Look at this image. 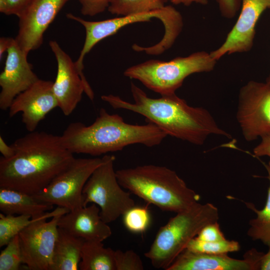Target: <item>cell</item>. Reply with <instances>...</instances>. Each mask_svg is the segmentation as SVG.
Masks as SVG:
<instances>
[{
	"label": "cell",
	"instance_id": "obj_1",
	"mask_svg": "<svg viewBox=\"0 0 270 270\" xmlns=\"http://www.w3.org/2000/svg\"><path fill=\"white\" fill-rule=\"evenodd\" d=\"M15 154L0 159V188L34 196L74 160L62 144L60 136L34 131L11 144Z\"/></svg>",
	"mask_w": 270,
	"mask_h": 270
},
{
	"label": "cell",
	"instance_id": "obj_2",
	"mask_svg": "<svg viewBox=\"0 0 270 270\" xmlns=\"http://www.w3.org/2000/svg\"><path fill=\"white\" fill-rule=\"evenodd\" d=\"M134 102L112 94L101 98L115 109H124L140 114L164 132L168 136L200 146L212 134L231 138L220 128L211 114L202 107L189 106L176 93L154 98L132 82Z\"/></svg>",
	"mask_w": 270,
	"mask_h": 270
},
{
	"label": "cell",
	"instance_id": "obj_3",
	"mask_svg": "<svg viewBox=\"0 0 270 270\" xmlns=\"http://www.w3.org/2000/svg\"><path fill=\"white\" fill-rule=\"evenodd\" d=\"M126 122L118 114H110L101 108L95 121L90 126L80 122L68 124L60 136L63 146L72 154L93 156L123 150L134 144L148 147L160 144L168 136L156 124Z\"/></svg>",
	"mask_w": 270,
	"mask_h": 270
},
{
	"label": "cell",
	"instance_id": "obj_4",
	"mask_svg": "<svg viewBox=\"0 0 270 270\" xmlns=\"http://www.w3.org/2000/svg\"><path fill=\"white\" fill-rule=\"evenodd\" d=\"M116 174L123 188L164 211L182 212L200 200L175 171L166 166H139L117 170Z\"/></svg>",
	"mask_w": 270,
	"mask_h": 270
},
{
	"label": "cell",
	"instance_id": "obj_5",
	"mask_svg": "<svg viewBox=\"0 0 270 270\" xmlns=\"http://www.w3.org/2000/svg\"><path fill=\"white\" fill-rule=\"evenodd\" d=\"M176 214L160 228L150 249L144 254L156 268L166 270L203 227L219 219L218 208L210 203L198 202Z\"/></svg>",
	"mask_w": 270,
	"mask_h": 270
},
{
	"label": "cell",
	"instance_id": "obj_6",
	"mask_svg": "<svg viewBox=\"0 0 270 270\" xmlns=\"http://www.w3.org/2000/svg\"><path fill=\"white\" fill-rule=\"evenodd\" d=\"M216 62L210 52L200 51L168 62L148 60L129 67L124 74L163 96L175 93L188 76L212 71Z\"/></svg>",
	"mask_w": 270,
	"mask_h": 270
},
{
	"label": "cell",
	"instance_id": "obj_7",
	"mask_svg": "<svg viewBox=\"0 0 270 270\" xmlns=\"http://www.w3.org/2000/svg\"><path fill=\"white\" fill-rule=\"evenodd\" d=\"M66 16L80 24L85 29L84 44L74 62L80 72H83L84 58L93 47L102 40L115 34L125 26L138 22H150L154 18L160 20L164 28V34L160 42L165 46H172L183 26L181 14L171 6H166L160 10L122 16L100 21L86 20L71 13L67 14Z\"/></svg>",
	"mask_w": 270,
	"mask_h": 270
},
{
	"label": "cell",
	"instance_id": "obj_8",
	"mask_svg": "<svg viewBox=\"0 0 270 270\" xmlns=\"http://www.w3.org/2000/svg\"><path fill=\"white\" fill-rule=\"evenodd\" d=\"M104 162L85 184L82 194L84 206L90 203L96 204L100 208L101 218L108 224L135 206V202L118 182L114 166L115 156L104 155Z\"/></svg>",
	"mask_w": 270,
	"mask_h": 270
},
{
	"label": "cell",
	"instance_id": "obj_9",
	"mask_svg": "<svg viewBox=\"0 0 270 270\" xmlns=\"http://www.w3.org/2000/svg\"><path fill=\"white\" fill-rule=\"evenodd\" d=\"M104 161V156L101 158H75L46 188L33 196L40 202L64 208L70 211L84 207V187L94 171Z\"/></svg>",
	"mask_w": 270,
	"mask_h": 270
},
{
	"label": "cell",
	"instance_id": "obj_10",
	"mask_svg": "<svg viewBox=\"0 0 270 270\" xmlns=\"http://www.w3.org/2000/svg\"><path fill=\"white\" fill-rule=\"evenodd\" d=\"M69 212L57 206L18 234L22 263L28 270H49L58 234V220Z\"/></svg>",
	"mask_w": 270,
	"mask_h": 270
},
{
	"label": "cell",
	"instance_id": "obj_11",
	"mask_svg": "<svg viewBox=\"0 0 270 270\" xmlns=\"http://www.w3.org/2000/svg\"><path fill=\"white\" fill-rule=\"evenodd\" d=\"M236 116L246 141L270 134V84L250 80L242 86Z\"/></svg>",
	"mask_w": 270,
	"mask_h": 270
},
{
	"label": "cell",
	"instance_id": "obj_12",
	"mask_svg": "<svg viewBox=\"0 0 270 270\" xmlns=\"http://www.w3.org/2000/svg\"><path fill=\"white\" fill-rule=\"evenodd\" d=\"M69 0H32L18 16V29L15 40L27 54L43 42L44 34Z\"/></svg>",
	"mask_w": 270,
	"mask_h": 270
},
{
	"label": "cell",
	"instance_id": "obj_13",
	"mask_svg": "<svg viewBox=\"0 0 270 270\" xmlns=\"http://www.w3.org/2000/svg\"><path fill=\"white\" fill-rule=\"evenodd\" d=\"M241 4L239 16L224 42L210 52L216 60L226 54L250 51L253 46L258 20L270 8V0H241Z\"/></svg>",
	"mask_w": 270,
	"mask_h": 270
},
{
	"label": "cell",
	"instance_id": "obj_14",
	"mask_svg": "<svg viewBox=\"0 0 270 270\" xmlns=\"http://www.w3.org/2000/svg\"><path fill=\"white\" fill-rule=\"evenodd\" d=\"M3 71L0 74V108L9 109L14 98L40 78L32 70L27 54L16 42L14 38L7 50Z\"/></svg>",
	"mask_w": 270,
	"mask_h": 270
},
{
	"label": "cell",
	"instance_id": "obj_15",
	"mask_svg": "<svg viewBox=\"0 0 270 270\" xmlns=\"http://www.w3.org/2000/svg\"><path fill=\"white\" fill-rule=\"evenodd\" d=\"M52 86V82L39 79L14 98L8 109L9 116L21 112L26 128L34 131L46 116L58 107Z\"/></svg>",
	"mask_w": 270,
	"mask_h": 270
},
{
	"label": "cell",
	"instance_id": "obj_16",
	"mask_svg": "<svg viewBox=\"0 0 270 270\" xmlns=\"http://www.w3.org/2000/svg\"><path fill=\"white\" fill-rule=\"evenodd\" d=\"M49 46L57 62V73L53 92L58 107L66 116L70 115L80 102L85 87L74 62L54 40Z\"/></svg>",
	"mask_w": 270,
	"mask_h": 270
},
{
	"label": "cell",
	"instance_id": "obj_17",
	"mask_svg": "<svg viewBox=\"0 0 270 270\" xmlns=\"http://www.w3.org/2000/svg\"><path fill=\"white\" fill-rule=\"evenodd\" d=\"M264 252L252 248L243 260L225 254H208L185 249L166 270H258Z\"/></svg>",
	"mask_w": 270,
	"mask_h": 270
},
{
	"label": "cell",
	"instance_id": "obj_18",
	"mask_svg": "<svg viewBox=\"0 0 270 270\" xmlns=\"http://www.w3.org/2000/svg\"><path fill=\"white\" fill-rule=\"evenodd\" d=\"M58 227L85 240L103 242L112 235L110 228L101 218L94 204L70 210L60 217Z\"/></svg>",
	"mask_w": 270,
	"mask_h": 270
},
{
	"label": "cell",
	"instance_id": "obj_19",
	"mask_svg": "<svg viewBox=\"0 0 270 270\" xmlns=\"http://www.w3.org/2000/svg\"><path fill=\"white\" fill-rule=\"evenodd\" d=\"M53 208L54 206L40 202L32 195L0 188V210L4 214H26L35 218Z\"/></svg>",
	"mask_w": 270,
	"mask_h": 270
},
{
	"label": "cell",
	"instance_id": "obj_20",
	"mask_svg": "<svg viewBox=\"0 0 270 270\" xmlns=\"http://www.w3.org/2000/svg\"><path fill=\"white\" fill-rule=\"evenodd\" d=\"M85 240L58 228L51 266L49 270H77Z\"/></svg>",
	"mask_w": 270,
	"mask_h": 270
},
{
	"label": "cell",
	"instance_id": "obj_21",
	"mask_svg": "<svg viewBox=\"0 0 270 270\" xmlns=\"http://www.w3.org/2000/svg\"><path fill=\"white\" fill-rule=\"evenodd\" d=\"M80 270H116L114 250L105 248L102 242L85 240L79 264Z\"/></svg>",
	"mask_w": 270,
	"mask_h": 270
},
{
	"label": "cell",
	"instance_id": "obj_22",
	"mask_svg": "<svg viewBox=\"0 0 270 270\" xmlns=\"http://www.w3.org/2000/svg\"><path fill=\"white\" fill-rule=\"evenodd\" d=\"M267 172L270 185L268 190L266 201L264 208L260 210L256 208L251 202H246V206L254 212L256 216L249 222L248 236L254 240H260L264 244L270 246V166L262 162Z\"/></svg>",
	"mask_w": 270,
	"mask_h": 270
},
{
	"label": "cell",
	"instance_id": "obj_23",
	"mask_svg": "<svg viewBox=\"0 0 270 270\" xmlns=\"http://www.w3.org/2000/svg\"><path fill=\"white\" fill-rule=\"evenodd\" d=\"M168 0H110L108 10L113 14L126 16L160 10Z\"/></svg>",
	"mask_w": 270,
	"mask_h": 270
},
{
	"label": "cell",
	"instance_id": "obj_24",
	"mask_svg": "<svg viewBox=\"0 0 270 270\" xmlns=\"http://www.w3.org/2000/svg\"><path fill=\"white\" fill-rule=\"evenodd\" d=\"M43 216L34 218L28 215L4 214L1 212L0 214V247L6 246L22 230Z\"/></svg>",
	"mask_w": 270,
	"mask_h": 270
},
{
	"label": "cell",
	"instance_id": "obj_25",
	"mask_svg": "<svg viewBox=\"0 0 270 270\" xmlns=\"http://www.w3.org/2000/svg\"><path fill=\"white\" fill-rule=\"evenodd\" d=\"M240 248L239 242L226 238L222 240L207 242L192 238L186 249L194 252L208 254H225L238 251Z\"/></svg>",
	"mask_w": 270,
	"mask_h": 270
},
{
	"label": "cell",
	"instance_id": "obj_26",
	"mask_svg": "<svg viewBox=\"0 0 270 270\" xmlns=\"http://www.w3.org/2000/svg\"><path fill=\"white\" fill-rule=\"evenodd\" d=\"M123 216L124 226L134 233H142L148 228L150 216L146 208L136 206L126 211Z\"/></svg>",
	"mask_w": 270,
	"mask_h": 270
},
{
	"label": "cell",
	"instance_id": "obj_27",
	"mask_svg": "<svg viewBox=\"0 0 270 270\" xmlns=\"http://www.w3.org/2000/svg\"><path fill=\"white\" fill-rule=\"evenodd\" d=\"M22 263L18 234L14 236L0 254V270H18Z\"/></svg>",
	"mask_w": 270,
	"mask_h": 270
},
{
	"label": "cell",
	"instance_id": "obj_28",
	"mask_svg": "<svg viewBox=\"0 0 270 270\" xmlns=\"http://www.w3.org/2000/svg\"><path fill=\"white\" fill-rule=\"evenodd\" d=\"M116 270H142L143 262L140 256L132 250H114Z\"/></svg>",
	"mask_w": 270,
	"mask_h": 270
},
{
	"label": "cell",
	"instance_id": "obj_29",
	"mask_svg": "<svg viewBox=\"0 0 270 270\" xmlns=\"http://www.w3.org/2000/svg\"><path fill=\"white\" fill-rule=\"evenodd\" d=\"M195 238L198 240L207 242H216L226 239L218 222L205 226Z\"/></svg>",
	"mask_w": 270,
	"mask_h": 270
},
{
	"label": "cell",
	"instance_id": "obj_30",
	"mask_svg": "<svg viewBox=\"0 0 270 270\" xmlns=\"http://www.w3.org/2000/svg\"><path fill=\"white\" fill-rule=\"evenodd\" d=\"M84 16H94L108 8L110 0H78Z\"/></svg>",
	"mask_w": 270,
	"mask_h": 270
},
{
	"label": "cell",
	"instance_id": "obj_31",
	"mask_svg": "<svg viewBox=\"0 0 270 270\" xmlns=\"http://www.w3.org/2000/svg\"><path fill=\"white\" fill-rule=\"evenodd\" d=\"M32 0H0V12L6 15L18 17Z\"/></svg>",
	"mask_w": 270,
	"mask_h": 270
},
{
	"label": "cell",
	"instance_id": "obj_32",
	"mask_svg": "<svg viewBox=\"0 0 270 270\" xmlns=\"http://www.w3.org/2000/svg\"><path fill=\"white\" fill-rule=\"evenodd\" d=\"M222 16L232 18L238 12L241 0H216Z\"/></svg>",
	"mask_w": 270,
	"mask_h": 270
},
{
	"label": "cell",
	"instance_id": "obj_33",
	"mask_svg": "<svg viewBox=\"0 0 270 270\" xmlns=\"http://www.w3.org/2000/svg\"><path fill=\"white\" fill-rule=\"evenodd\" d=\"M262 140L254 149V155L256 157L268 156L270 157V134L260 137Z\"/></svg>",
	"mask_w": 270,
	"mask_h": 270
},
{
	"label": "cell",
	"instance_id": "obj_34",
	"mask_svg": "<svg viewBox=\"0 0 270 270\" xmlns=\"http://www.w3.org/2000/svg\"><path fill=\"white\" fill-rule=\"evenodd\" d=\"M0 152L2 155V157L5 158H10L15 154L12 146L11 145L8 146L1 136H0Z\"/></svg>",
	"mask_w": 270,
	"mask_h": 270
},
{
	"label": "cell",
	"instance_id": "obj_35",
	"mask_svg": "<svg viewBox=\"0 0 270 270\" xmlns=\"http://www.w3.org/2000/svg\"><path fill=\"white\" fill-rule=\"evenodd\" d=\"M14 38L8 37H2L0 38V59L2 58L3 55L7 52Z\"/></svg>",
	"mask_w": 270,
	"mask_h": 270
},
{
	"label": "cell",
	"instance_id": "obj_36",
	"mask_svg": "<svg viewBox=\"0 0 270 270\" xmlns=\"http://www.w3.org/2000/svg\"><path fill=\"white\" fill-rule=\"evenodd\" d=\"M174 4H183L189 6L194 3L206 5L208 3V0H168Z\"/></svg>",
	"mask_w": 270,
	"mask_h": 270
},
{
	"label": "cell",
	"instance_id": "obj_37",
	"mask_svg": "<svg viewBox=\"0 0 270 270\" xmlns=\"http://www.w3.org/2000/svg\"><path fill=\"white\" fill-rule=\"evenodd\" d=\"M260 270H270V246L268 252L264 253L261 258Z\"/></svg>",
	"mask_w": 270,
	"mask_h": 270
},
{
	"label": "cell",
	"instance_id": "obj_38",
	"mask_svg": "<svg viewBox=\"0 0 270 270\" xmlns=\"http://www.w3.org/2000/svg\"><path fill=\"white\" fill-rule=\"evenodd\" d=\"M266 82L270 84V74L266 78Z\"/></svg>",
	"mask_w": 270,
	"mask_h": 270
},
{
	"label": "cell",
	"instance_id": "obj_39",
	"mask_svg": "<svg viewBox=\"0 0 270 270\" xmlns=\"http://www.w3.org/2000/svg\"><path fill=\"white\" fill-rule=\"evenodd\" d=\"M268 164L270 166V161L269 162Z\"/></svg>",
	"mask_w": 270,
	"mask_h": 270
}]
</instances>
